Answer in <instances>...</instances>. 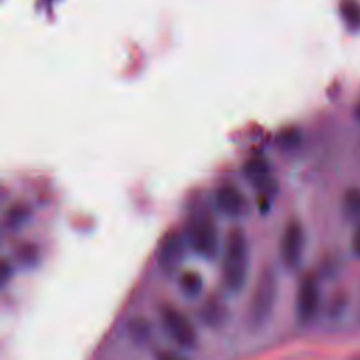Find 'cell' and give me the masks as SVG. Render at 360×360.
<instances>
[{"label":"cell","instance_id":"obj_1","mask_svg":"<svg viewBox=\"0 0 360 360\" xmlns=\"http://www.w3.org/2000/svg\"><path fill=\"white\" fill-rule=\"evenodd\" d=\"M249 273V243L240 228H232L226 233L222 256V280L232 292H239Z\"/></svg>","mask_w":360,"mask_h":360},{"label":"cell","instance_id":"obj_2","mask_svg":"<svg viewBox=\"0 0 360 360\" xmlns=\"http://www.w3.org/2000/svg\"><path fill=\"white\" fill-rule=\"evenodd\" d=\"M277 298V278L271 269H263L257 276L250 304L248 309V322L250 328L263 326L273 312Z\"/></svg>","mask_w":360,"mask_h":360},{"label":"cell","instance_id":"obj_3","mask_svg":"<svg viewBox=\"0 0 360 360\" xmlns=\"http://www.w3.org/2000/svg\"><path fill=\"white\" fill-rule=\"evenodd\" d=\"M187 242L200 257L211 260L218 253V232L207 212L194 214L187 224Z\"/></svg>","mask_w":360,"mask_h":360},{"label":"cell","instance_id":"obj_4","mask_svg":"<svg viewBox=\"0 0 360 360\" xmlns=\"http://www.w3.org/2000/svg\"><path fill=\"white\" fill-rule=\"evenodd\" d=\"M160 322L167 336L183 349H194L197 345V330L191 321L173 305L160 308Z\"/></svg>","mask_w":360,"mask_h":360},{"label":"cell","instance_id":"obj_5","mask_svg":"<svg viewBox=\"0 0 360 360\" xmlns=\"http://www.w3.org/2000/svg\"><path fill=\"white\" fill-rule=\"evenodd\" d=\"M321 304V290L315 274L305 273L301 276L297 295H295V314L300 323L305 325L315 319Z\"/></svg>","mask_w":360,"mask_h":360},{"label":"cell","instance_id":"obj_6","mask_svg":"<svg viewBox=\"0 0 360 360\" xmlns=\"http://www.w3.org/2000/svg\"><path fill=\"white\" fill-rule=\"evenodd\" d=\"M184 255H186V240L183 235L176 229L166 232L159 240L158 250H156V257H158L156 260L160 270L167 274L174 273L183 263Z\"/></svg>","mask_w":360,"mask_h":360},{"label":"cell","instance_id":"obj_7","mask_svg":"<svg viewBox=\"0 0 360 360\" xmlns=\"http://www.w3.org/2000/svg\"><path fill=\"white\" fill-rule=\"evenodd\" d=\"M305 235L302 225L298 221H290L281 235L280 256L287 270H295L302 259Z\"/></svg>","mask_w":360,"mask_h":360},{"label":"cell","instance_id":"obj_8","mask_svg":"<svg viewBox=\"0 0 360 360\" xmlns=\"http://www.w3.org/2000/svg\"><path fill=\"white\" fill-rule=\"evenodd\" d=\"M215 204L228 217H240L246 210L243 194L233 186H221L215 193Z\"/></svg>","mask_w":360,"mask_h":360},{"label":"cell","instance_id":"obj_9","mask_svg":"<svg viewBox=\"0 0 360 360\" xmlns=\"http://www.w3.org/2000/svg\"><path fill=\"white\" fill-rule=\"evenodd\" d=\"M200 319L210 328L219 326L225 319V307L217 297H211L205 301L200 311Z\"/></svg>","mask_w":360,"mask_h":360},{"label":"cell","instance_id":"obj_10","mask_svg":"<svg viewBox=\"0 0 360 360\" xmlns=\"http://www.w3.org/2000/svg\"><path fill=\"white\" fill-rule=\"evenodd\" d=\"M342 211L347 221L360 224V187H349L342 198Z\"/></svg>","mask_w":360,"mask_h":360},{"label":"cell","instance_id":"obj_11","mask_svg":"<svg viewBox=\"0 0 360 360\" xmlns=\"http://www.w3.org/2000/svg\"><path fill=\"white\" fill-rule=\"evenodd\" d=\"M339 11L349 31H360V0H340Z\"/></svg>","mask_w":360,"mask_h":360},{"label":"cell","instance_id":"obj_12","mask_svg":"<svg viewBox=\"0 0 360 360\" xmlns=\"http://www.w3.org/2000/svg\"><path fill=\"white\" fill-rule=\"evenodd\" d=\"M179 287L181 290V292L188 297V298H195L201 294L202 288H204V281L200 273L193 271V270H187L183 271L180 274L179 278Z\"/></svg>","mask_w":360,"mask_h":360},{"label":"cell","instance_id":"obj_13","mask_svg":"<svg viewBox=\"0 0 360 360\" xmlns=\"http://www.w3.org/2000/svg\"><path fill=\"white\" fill-rule=\"evenodd\" d=\"M150 325L143 318H134L128 323V333L136 343H145L150 338Z\"/></svg>","mask_w":360,"mask_h":360},{"label":"cell","instance_id":"obj_14","mask_svg":"<svg viewBox=\"0 0 360 360\" xmlns=\"http://www.w3.org/2000/svg\"><path fill=\"white\" fill-rule=\"evenodd\" d=\"M267 172H269L267 162L262 158H252L245 165V174L250 177L256 184H263L264 180L262 179L266 177Z\"/></svg>","mask_w":360,"mask_h":360},{"label":"cell","instance_id":"obj_15","mask_svg":"<svg viewBox=\"0 0 360 360\" xmlns=\"http://www.w3.org/2000/svg\"><path fill=\"white\" fill-rule=\"evenodd\" d=\"M278 143L284 149H294L301 143V135L297 129L288 128L278 135Z\"/></svg>","mask_w":360,"mask_h":360},{"label":"cell","instance_id":"obj_16","mask_svg":"<svg viewBox=\"0 0 360 360\" xmlns=\"http://www.w3.org/2000/svg\"><path fill=\"white\" fill-rule=\"evenodd\" d=\"M155 360H187V359L184 356L179 354L177 352L162 349L155 353Z\"/></svg>","mask_w":360,"mask_h":360},{"label":"cell","instance_id":"obj_17","mask_svg":"<svg viewBox=\"0 0 360 360\" xmlns=\"http://www.w3.org/2000/svg\"><path fill=\"white\" fill-rule=\"evenodd\" d=\"M350 248H352V252L354 253V256H357L360 259V224H357V226L354 228V232L352 235Z\"/></svg>","mask_w":360,"mask_h":360},{"label":"cell","instance_id":"obj_18","mask_svg":"<svg viewBox=\"0 0 360 360\" xmlns=\"http://www.w3.org/2000/svg\"><path fill=\"white\" fill-rule=\"evenodd\" d=\"M8 273H10V266H8V263L4 260V262H3V270H1V281H3V283H6Z\"/></svg>","mask_w":360,"mask_h":360},{"label":"cell","instance_id":"obj_19","mask_svg":"<svg viewBox=\"0 0 360 360\" xmlns=\"http://www.w3.org/2000/svg\"><path fill=\"white\" fill-rule=\"evenodd\" d=\"M353 114H354V118H356V121L360 124V103H357V104H356Z\"/></svg>","mask_w":360,"mask_h":360},{"label":"cell","instance_id":"obj_20","mask_svg":"<svg viewBox=\"0 0 360 360\" xmlns=\"http://www.w3.org/2000/svg\"><path fill=\"white\" fill-rule=\"evenodd\" d=\"M350 360H360V352L356 353V354H353V356L350 357Z\"/></svg>","mask_w":360,"mask_h":360}]
</instances>
